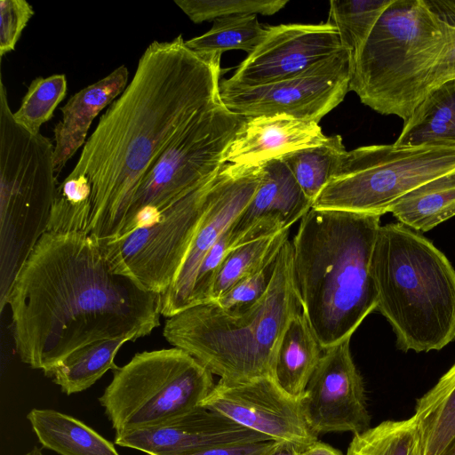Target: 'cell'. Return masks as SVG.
Wrapping results in <instances>:
<instances>
[{
  "label": "cell",
  "instance_id": "37",
  "mask_svg": "<svg viewBox=\"0 0 455 455\" xmlns=\"http://www.w3.org/2000/svg\"><path fill=\"white\" fill-rule=\"evenodd\" d=\"M277 441L237 443L205 447L183 455H268Z\"/></svg>",
  "mask_w": 455,
  "mask_h": 455
},
{
  "label": "cell",
  "instance_id": "32",
  "mask_svg": "<svg viewBox=\"0 0 455 455\" xmlns=\"http://www.w3.org/2000/svg\"><path fill=\"white\" fill-rule=\"evenodd\" d=\"M67 92L65 75L37 77L29 84L20 107L13 113L15 122L33 134L40 133Z\"/></svg>",
  "mask_w": 455,
  "mask_h": 455
},
{
  "label": "cell",
  "instance_id": "19",
  "mask_svg": "<svg viewBox=\"0 0 455 455\" xmlns=\"http://www.w3.org/2000/svg\"><path fill=\"white\" fill-rule=\"evenodd\" d=\"M327 137L318 123L289 116H261L246 121L228 148L230 164H259L307 147L322 144Z\"/></svg>",
  "mask_w": 455,
  "mask_h": 455
},
{
  "label": "cell",
  "instance_id": "6",
  "mask_svg": "<svg viewBox=\"0 0 455 455\" xmlns=\"http://www.w3.org/2000/svg\"><path fill=\"white\" fill-rule=\"evenodd\" d=\"M451 30L424 0H393L353 65L349 91L378 113L406 121L427 93Z\"/></svg>",
  "mask_w": 455,
  "mask_h": 455
},
{
  "label": "cell",
  "instance_id": "38",
  "mask_svg": "<svg viewBox=\"0 0 455 455\" xmlns=\"http://www.w3.org/2000/svg\"><path fill=\"white\" fill-rule=\"evenodd\" d=\"M455 78V28L436 62L428 81V91L441 84Z\"/></svg>",
  "mask_w": 455,
  "mask_h": 455
},
{
  "label": "cell",
  "instance_id": "8",
  "mask_svg": "<svg viewBox=\"0 0 455 455\" xmlns=\"http://www.w3.org/2000/svg\"><path fill=\"white\" fill-rule=\"evenodd\" d=\"M99 398L116 435L156 427L200 407L212 373L178 347L136 354Z\"/></svg>",
  "mask_w": 455,
  "mask_h": 455
},
{
  "label": "cell",
  "instance_id": "3",
  "mask_svg": "<svg viewBox=\"0 0 455 455\" xmlns=\"http://www.w3.org/2000/svg\"><path fill=\"white\" fill-rule=\"evenodd\" d=\"M380 216L315 209L291 241L302 312L323 349L350 339L377 308L371 259Z\"/></svg>",
  "mask_w": 455,
  "mask_h": 455
},
{
  "label": "cell",
  "instance_id": "5",
  "mask_svg": "<svg viewBox=\"0 0 455 455\" xmlns=\"http://www.w3.org/2000/svg\"><path fill=\"white\" fill-rule=\"evenodd\" d=\"M370 270L376 309L401 350H440L454 339L455 270L430 241L402 224L380 226Z\"/></svg>",
  "mask_w": 455,
  "mask_h": 455
},
{
  "label": "cell",
  "instance_id": "36",
  "mask_svg": "<svg viewBox=\"0 0 455 455\" xmlns=\"http://www.w3.org/2000/svg\"><path fill=\"white\" fill-rule=\"evenodd\" d=\"M34 14L25 0L0 1V56L13 51L21 33Z\"/></svg>",
  "mask_w": 455,
  "mask_h": 455
},
{
  "label": "cell",
  "instance_id": "34",
  "mask_svg": "<svg viewBox=\"0 0 455 455\" xmlns=\"http://www.w3.org/2000/svg\"><path fill=\"white\" fill-rule=\"evenodd\" d=\"M275 260L259 271L239 280L212 302L227 310L244 308L256 303L263 297L270 284Z\"/></svg>",
  "mask_w": 455,
  "mask_h": 455
},
{
  "label": "cell",
  "instance_id": "39",
  "mask_svg": "<svg viewBox=\"0 0 455 455\" xmlns=\"http://www.w3.org/2000/svg\"><path fill=\"white\" fill-rule=\"evenodd\" d=\"M424 3L440 21L455 28V0H424Z\"/></svg>",
  "mask_w": 455,
  "mask_h": 455
},
{
  "label": "cell",
  "instance_id": "18",
  "mask_svg": "<svg viewBox=\"0 0 455 455\" xmlns=\"http://www.w3.org/2000/svg\"><path fill=\"white\" fill-rule=\"evenodd\" d=\"M269 440L201 406L164 425L115 436L116 445L147 455H183L212 445Z\"/></svg>",
  "mask_w": 455,
  "mask_h": 455
},
{
  "label": "cell",
  "instance_id": "17",
  "mask_svg": "<svg viewBox=\"0 0 455 455\" xmlns=\"http://www.w3.org/2000/svg\"><path fill=\"white\" fill-rule=\"evenodd\" d=\"M261 166L259 188L228 229L231 249L290 229L313 206L280 156L262 162Z\"/></svg>",
  "mask_w": 455,
  "mask_h": 455
},
{
  "label": "cell",
  "instance_id": "15",
  "mask_svg": "<svg viewBox=\"0 0 455 455\" xmlns=\"http://www.w3.org/2000/svg\"><path fill=\"white\" fill-rule=\"evenodd\" d=\"M200 406L277 442L307 446L318 441L305 419L301 399L272 378L239 383L220 379Z\"/></svg>",
  "mask_w": 455,
  "mask_h": 455
},
{
  "label": "cell",
  "instance_id": "33",
  "mask_svg": "<svg viewBox=\"0 0 455 455\" xmlns=\"http://www.w3.org/2000/svg\"><path fill=\"white\" fill-rule=\"evenodd\" d=\"M195 23L242 14L273 15L287 0H175Z\"/></svg>",
  "mask_w": 455,
  "mask_h": 455
},
{
  "label": "cell",
  "instance_id": "26",
  "mask_svg": "<svg viewBox=\"0 0 455 455\" xmlns=\"http://www.w3.org/2000/svg\"><path fill=\"white\" fill-rule=\"evenodd\" d=\"M389 212L404 226L427 232L455 216V171L431 180L398 199Z\"/></svg>",
  "mask_w": 455,
  "mask_h": 455
},
{
  "label": "cell",
  "instance_id": "9",
  "mask_svg": "<svg viewBox=\"0 0 455 455\" xmlns=\"http://www.w3.org/2000/svg\"><path fill=\"white\" fill-rule=\"evenodd\" d=\"M245 121L221 99L199 115L143 175L116 240L153 224L164 211L215 176Z\"/></svg>",
  "mask_w": 455,
  "mask_h": 455
},
{
  "label": "cell",
  "instance_id": "29",
  "mask_svg": "<svg viewBox=\"0 0 455 455\" xmlns=\"http://www.w3.org/2000/svg\"><path fill=\"white\" fill-rule=\"evenodd\" d=\"M346 455H422L415 416L385 420L354 435Z\"/></svg>",
  "mask_w": 455,
  "mask_h": 455
},
{
  "label": "cell",
  "instance_id": "13",
  "mask_svg": "<svg viewBox=\"0 0 455 455\" xmlns=\"http://www.w3.org/2000/svg\"><path fill=\"white\" fill-rule=\"evenodd\" d=\"M261 177V163H226L215 175L206 211L182 266L171 287L161 294L162 315L170 317L190 307L196 274L204 258L250 203Z\"/></svg>",
  "mask_w": 455,
  "mask_h": 455
},
{
  "label": "cell",
  "instance_id": "28",
  "mask_svg": "<svg viewBox=\"0 0 455 455\" xmlns=\"http://www.w3.org/2000/svg\"><path fill=\"white\" fill-rule=\"evenodd\" d=\"M290 229L255 239L231 249L215 278L211 301L216 300L239 280L275 261L286 241Z\"/></svg>",
  "mask_w": 455,
  "mask_h": 455
},
{
  "label": "cell",
  "instance_id": "4",
  "mask_svg": "<svg viewBox=\"0 0 455 455\" xmlns=\"http://www.w3.org/2000/svg\"><path fill=\"white\" fill-rule=\"evenodd\" d=\"M302 311L288 240L276 260L263 297L250 307L227 310L213 302L189 307L167 318L163 334L228 382L274 379L281 337Z\"/></svg>",
  "mask_w": 455,
  "mask_h": 455
},
{
  "label": "cell",
  "instance_id": "35",
  "mask_svg": "<svg viewBox=\"0 0 455 455\" xmlns=\"http://www.w3.org/2000/svg\"><path fill=\"white\" fill-rule=\"evenodd\" d=\"M230 250L229 231L228 230L212 247L198 268L192 291L190 307L211 301L215 278Z\"/></svg>",
  "mask_w": 455,
  "mask_h": 455
},
{
  "label": "cell",
  "instance_id": "11",
  "mask_svg": "<svg viewBox=\"0 0 455 455\" xmlns=\"http://www.w3.org/2000/svg\"><path fill=\"white\" fill-rule=\"evenodd\" d=\"M215 176L164 211L151 225L99 243L118 273L135 279L146 290L166 291L174 282L206 211Z\"/></svg>",
  "mask_w": 455,
  "mask_h": 455
},
{
  "label": "cell",
  "instance_id": "42",
  "mask_svg": "<svg viewBox=\"0 0 455 455\" xmlns=\"http://www.w3.org/2000/svg\"><path fill=\"white\" fill-rule=\"evenodd\" d=\"M23 455H44V453L39 447L34 446L32 449H30L28 452H26Z\"/></svg>",
  "mask_w": 455,
  "mask_h": 455
},
{
  "label": "cell",
  "instance_id": "14",
  "mask_svg": "<svg viewBox=\"0 0 455 455\" xmlns=\"http://www.w3.org/2000/svg\"><path fill=\"white\" fill-rule=\"evenodd\" d=\"M350 339L323 349L301 399L305 419L317 435H355L370 427L364 382L352 357Z\"/></svg>",
  "mask_w": 455,
  "mask_h": 455
},
{
  "label": "cell",
  "instance_id": "23",
  "mask_svg": "<svg viewBox=\"0 0 455 455\" xmlns=\"http://www.w3.org/2000/svg\"><path fill=\"white\" fill-rule=\"evenodd\" d=\"M27 419L43 447L60 455H120L81 420L52 409H32Z\"/></svg>",
  "mask_w": 455,
  "mask_h": 455
},
{
  "label": "cell",
  "instance_id": "1",
  "mask_svg": "<svg viewBox=\"0 0 455 455\" xmlns=\"http://www.w3.org/2000/svg\"><path fill=\"white\" fill-rule=\"evenodd\" d=\"M220 56L192 51L181 35L154 41L100 118L68 175L90 182L87 234L100 243L118 237L138 184L153 163L220 100Z\"/></svg>",
  "mask_w": 455,
  "mask_h": 455
},
{
  "label": "cell",
  "instance_id": "16",
  "mask_svg": "<svg viewBox=\"0 0 455 455\" xmlns=\"http://www.w3.org/2000/svg\"><path fill=\"white\" fill-rule=\"evenodd\" d=\"M342 48L338 29L331 22L268 27L262 42L225 82L242 87L278 82L308 69Z\"/></svg>",
  "mask_w": 455,
  "mask_h": 455
},
{
  "label": "cell",
  "instance_id": "40",
  "mask_svg": "<svg viewBox=\"0 0 455 455\" xmlns=\"http://www.w3.org/2000/svg\"><path fill=\"white\" fill-rule=\"evenodd\" d=\"M305 447L291 442H277L268 455H301Z\"/></svg>",
  "mask_w": 455,
  "mask_h": 455
},
{
  "label": "cell",
  "instance_id": "24",
  "mask_svg": "<svg viewBox=\"0 0 455 455\" xmlns=\"http://www.w3.org/2000/svg\"><path fill=\"white\" fill-rule=\"evenodd\" d=\"M422 455H443L455 440V363L415 404Z\"/></svg>",
  "mask_w": 455,
  "mask_h": 455
},
{
  "label": "cell",
  "instance_id": "21",
  "mask_svg": "<svg viewBox=\"0 0 455 455\" xmlns=\"http://www.w3.org/2000/svg\"><path fill=\"white\" fill-rule=\"evenodd\" d=\"M394 144L455 148V78L427 92Z\"/></svg>",
  "mask_w": 455,
  "mask_h": 455
},
{
  "label": "cell",
  "instance_id": "12",
  "mask_svg": "<svg viewBox=\"0 0 455 455\" xmlns=\"http://www.w3.org/2000/svg\"><path fill=\"white\" fill-rule=\"evenodd\" d=\"M349 52L342 48L308 69L272 84L242 87L220 83L221 101L246 118L284 115L318 123L349 91L352 75Z\"/></svg>",
  "mask_w": 455,
  "mask_h": 455
},
{
  "label": "cell",
  "instance_id": "27",
  "mask_svg": "<svg viewBox=\"0 0 455 455\" xmlns=\"http://www.w3.org/2000/svg\"><path fill=\"white\" fill-rule=\"evenodd\" d=\"M346 151L341 137L334 135L327 137L320 145L299 148L280 157L314 203L333 176Z\"/></svg>",
  "mask_w": 455,
  "mask_h": 455
},
{
  "label": "cell",
  "instance_id": "2",
  "mask_svg": "<svg viewBox=\"0 0 455 455\" xmlns=\"http://www.w3.org/2000/svg\"><path fill=\"white\" fill-rule=\"evenodd\" d=\"M7 305L17 355L43 371L94 341L148 335L161 315V294L116 272L84 232H46Z\"/></svg>",
  "mask_w": 455,
  "mask_h": 455
},
{
  "label": "cell",
  "instance_id": "30",
  "mask_svg": "<svg viewBox=\"0 0 455 455\" xmlns=\"http://www.w3.org/2000/svg\"><path fill=\"white\" fill-rule=\"evenodd\" d=\"M268 27L261 25L256 14H242L214 20L205 34L185 41L197 52L220 53L242 50L251 54L267 34Z\"/></svg>",
  "mask_w": 455,
  "mask_h": 455
},
{
  "label": "cell",
  "instance_id": "20",
  "mask_svg": "<svg viewBox=\"0 0 455 455\" xmlns=\"http://www.w3.org/2000/svg\"><path fill=\"white\" fill-rule=\"evenodd\" d=\"M128 77L127 68L120 66L107 76L74 94L60 108L62 117L53 130L54 168L57 175L86 142L88 131L95 117L124 91Z\"/></svg>",
  "mask_w": 455,
  "mask_h": 455
},
{
  "label": "cell",
  "instance_id": "10",
  "mask_svg": "<svg viewBox=\"0 0 455 455\" xmlns=\"http://www.w3.org/2000/svg\"><path fill=\"white\" fill-rule=\"evenodd\" d=\"M455 171V148L371 145L346 151L315 209L381 216L415 188Z\"/></svg>",
  "mask_w": 455,
  "mask_h": 455
},
{
  "label": "cell",
  "instance_id": "31",
  "mask_svg": "<svg viewBox=\"0 0 455 455\" xmlns=\"http://www.w3.org/2000/svg\"><path fill=\"white\" fill-rule=\"evenodd\" d=\"M393 0H354L330 2L329 19L338 29L341 45L354 65L378 20Z\"/></svg>",
  "mask_w": 455,
  "mask_h": 455
},
{
  "label": "cell",
  "instance_id": "41",
  "mask_svg": "<svg viewBox=\"0 0 455 455\" xmlns=\"http://www.w3.org/2000/svg\"><path fill=\"white\" fill-rule=\"evenodd\" d=\"M301 455H343L340 451L332 446L315 441L305 447Z\"/></svg>",
  "mask_w": 455,
  "mask_h": 455
},
{
  "label": "cell",
  "instance_id": "22",
  "mask_svg": "<svg viewBox=\"0 0 455 455\" xmlns=\"http://www.w3.org/2000/svg\"><path fill=\"white\" fill-rule=\"evenodd\" d=\"M322 348L303 312L287 324L278 345L274 379L288 395L302 399L322 356Z\"/></svg>",
  "mask_w": 455,
  "mask_h": 455
},
{
  "label": "cell",
  "instance_id": "25",
  "mask_svg": "<svg viewBox=\"0 0 455 455\" xmlns=\"http://www.w3.org/2000/svg\"><path fill=\"white\" fill-rule=\"evenodd\" d=\"M134 340L133 336H125L94 341L73 351L44 374L68 395L82 392L95 384L108 370H116L115 357L119 348L125 342Z\"/></svg>",
  "mask_w": 455,
  "mask_h": 455
},
{
  "label": "cell",
  "instance_id": "7",
  "mask_svg": "<svg viewBox=\"0 0 455 455\" xmlns=\"http://www.w3.org/2000/svg\"><path fill=\"white\" fill-rule=\"evenodd\" d=\"M0 310L17 275L47 232L58 182L54 145L13 118L0 77Z\"/></svg>",
  "mask_w": 455,
  "mask_h": 455
},
{
  "label": "cell",
  "instance_id": "43",
  "mask_svg": "<svg viewBox=\"0 0 455 455\" xmlns=\"http://www.w3.org/2000/svg\"><path fill=\"white\" fill-rule=\"evenodd\" d=\"M443 455H455V440Z\"/></svg>",
  "mask_w": 455,
  "mask_h": 455
}]
</instances>
